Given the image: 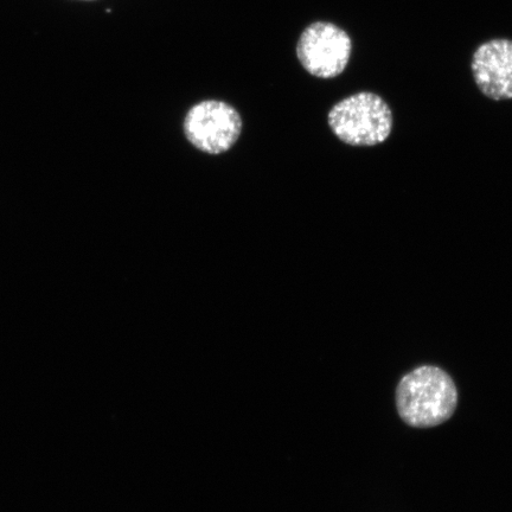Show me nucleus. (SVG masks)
Returning a JSON list of instances; mask_svg holds the SVG:
<instances>
[{
	"mask_svg": "<svg viewBox=\"0 0 512 512\" xmlns=\"http://www.w3.org/2000/svg\"><path fill=\"white\" fill-rule=\"evenodd\" d=\"M471 72L485 98L512 100V40L495 38L480 44L472 56Z\"/></svg>",
	"mask_w": 512,
	"mask_h": 512,
	"instance_id": "obj_5",
	"label": "nucleus"
},
{
	"mask_svg": "<svg viewBox=\"0 0 512 512\" xmlns=\"http://www.w3.org/2000/svg\"><path fill=\"white\" fill-rule=\"evenodd\" d=\"M242 120L238 111L226 102L202 101L184 119V133L197 150L220 155L238 142Z\"/></svg>",
	"mask_w": 512,
	"mask_h": 512,
	"instance_id": "obj_4",
	"label": "nucleus"
},
{
	"mask_svg": "<svg viewBox=\"0 0 512 512\" xmlns=\"http://www.w3.org/2000/svg\"><path fill=\"white\" fill-rule=\"evenodd\" d=\"M352 40L347 31L330 22H315L299 37L297 56L307 73L318 79L342 75L351 60Z\"/></svg>",
	"mask_w": 512,
	"mask_h": 512,
	"instance_id": "obj_3",
	"label": "nucleus"
},
{
	"mask_svg": "<svg viewBox=\"0 0 512 512\" xmlns=\"http://www.w3.org/2000/svg\"><path fill=\"white\" fill-rule=\"evenodd\" d=\"M458 392L452 377L437 367H420L407 374L396 389L401 419L416 428L444 424L456 412Z\"/></svg>",
	"mask_w": 512,
	"mask_h": 512,
	"instance_id": "obj_1",
	"label": "nucleus"
},
{
	"mask_svg": "<svg viewBox=\"0 0 512 512\" xmlns=\"http://www.w3.org/2000/svg\"><path fill=\"white\" fill-rule=\"evenodd\" d=\"M328 125L339 142L354 149H373L392 136L394 113L381 95L357 92L332 106Z\"/></svg>",
	"mask_w": 512,
	"mask_h": 512,
	"instance_id": "obj_2",
	"label": "nucleus"
}]
</instances>
